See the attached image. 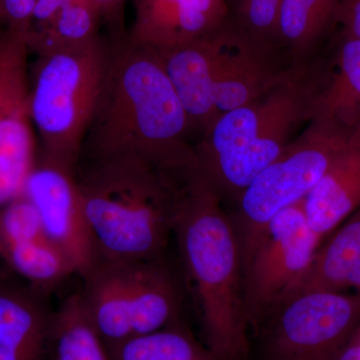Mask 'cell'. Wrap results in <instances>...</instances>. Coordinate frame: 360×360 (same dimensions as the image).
Masks as SVG:
<instances>
[{"instance_id": "6da1fadb", "label": "cell", "mask_w": 360, "mask_h": 360, "mask_svg": "<svg viewBox=\"0 0 360 360\" xmlns=\"http://www.w3.org/2000/svg\"><path fill=\"white\" fill-rule=\"evenodd\" d=\"M191 132L158 52L131 41L127 33L111 39L80 158L135 153L174 169L198 167Z\"/></svg>"}, {"instance_id": "7a4b0ae2", "label": "cell", "mask_w": 360, "mask_h": 360, "mask_svg": "<svg viewBox=\"0 0 360 360\" xmlns=\"http://www.w3.org/2000/svg\"><path fill=\"white\" fill-rule=\"evenodd\" d=\"M196 169L135 153L80 158L77 184L99 259L167 257L180 198Z\"/></svg>"}, {"instance_id": "3957f363", "label": "cell", "mask_w": 360, "mask_h": 360, "mask_svg": "<svg viewBox=\"0 0 360 360\" xmlns=\"http://www.w3.org/2000/svg\"><path fill=\"white\" fill-rule=\"evenodd\" d=\"M174 238L206 347L219 360H248L250 328L238 236L224 203L198 169L180 198Z\"/></svg>"}, {"instance_id": "277c9868", "label": "cell", "mask_w": 360, "mask_h": 360, "mask_svg": "<svg viewBox=\"0 0 360 360\" xmlns=\"http://www.w3.org/2000/svg\"><path fill=\"white\" fill-rule=\"evenodd\" d=\"M326 70L298 68L258 98L215 118L193 146L198 172L226 210L310 122Z\"/></svg>"}, {"instance_id": "5b68a950", "label": "cell", "mask_w": 360, "mask_h": 360, "mask_svg": "<svg viewBox=\"0 0 360 360\" xmlns=\"http://www.w3.org/2000/svg\"><path fill=\"white\" fill-rule=\"evenodd\" d=\"M110 41L84 44L39 56L30 80V113L40 155L77 170L96 108Z\"/></svg>"}, {"instance_id": "8992f818", "label": "cell", "mask_w": 360, "mask_h": 360, "mask_svg": "<svg viewBox=\"0 0 360 360\" xmlns=\"http://www.w3.org/2000/svg\"><path fill=\"white\" fill-rule=\"evenodd\" d=\"M82 279V302L105 348L181 321L184 296L167 257L99 259Z\"/></svg>"}, {"instance_id": "52a82bcc", "label": "cell", "mask_w": 360, "mask_h": 360, "mask_svg": "<svg viewBox=\"0 0 360 360\" xmlns=\"http://www.w3.org/2000/svg\"><path fill=\"white\" fill-rule=\"evenodd\" d=\"M352 130L310 120L307 129L250 182L227 210L238 238L243 277L270 220L307 198Z\"/></svg>"}, {"instance_id": "ba28073f", "label": "cell", "mask_w": 360, "mask_h": 360, "mask_svg": "<svg viewBox=\"0 0 360 360\" xmlns=\"http://www.w3.org/2000/svg\"><path fill=\"white\" fill-rule=\"evenodd\" d=\"M359 330V292L295 293L250 329L248 360H338Z\"/></svg>"}, {"instance_id": "9c48e42d", "label": "cell", "mask_w": 360, "mask_h": 360, "mask_svg": "<svg viewBox=\"0 0 360 360\" xmlns=\"http://www.w3.org/2000/svg\"><path fill=\"white\" fill-rule=\"evenodd\" d=\"M303 200L270 220L246 267L243 283L250 331L292 295L321 243L310 229Z\"/></svg>"}, {"instance_id": "30bf717a", "label": "cell", "mask_w": 360, "mask_h": 360, "mask_svg": "<svg viewBox=\"0 0 360 360\" xmlns=\"http://www.w3.org/2000/svg\"><path fill=\"white\" fill-rule=\"evenodd\" d=\"M28 26L0 33V208L20 196L35 160Z\"/></svg>"}, {"instance_id": "8fae6325", "label": "cell", "mask_w": 360, "mask_h": 360, "mask_svg": "<svg viewBox=\"0 0 360 360\" xmlns=\"http://www.w3.org/2000/svg\"><path fill=\"white\" fill-rule=\"evenodd\" d=\"M22 194L34 205L47 236L70 258L78 276L89 274L99 257L85 215L77 170L37 155Z\"/></svg>"}, {"instance_id": "7c38bea8", "label": "cell", "mask_w": 360, "mask_h": 360, "mask_svg": "<svg viewBox=\"0 0 360 360\" xmlns=\"http://www.w3.org/2000/svg\"><path fill=\"white\" fill-rule=\"evenodd\" d=\"M279 58L281 51L250 41L224 22L212 42L210 72L217 117L251 103L297 70Z\"/></svg>"}, {"instance_id": "4fadbf2b", "label": "cell", "mask_w": 360, "mask_h": 360, "mask_svg": "<svg viewBox=\"0 0 360 360\" xmlns=\"http://www.w3.org/2000/svg\"><path fill=\"white\" fill-rule=\"evenodd\" d=\"M0 257L30 286L46 292L77 274L47 236L32 203L20 198L0 210Z\"/></svg>"}, {"instance_id": "5bb4252c", "label": "cell", "mask_w": 360, "mask_h": 360, "mask_svg": "<svg viewBox=\"0 0 360 360\" xmlns=\"http://www.w3.org/2000/svg\"><path fill=\"white\" fill-rule=\"evenodd\" d=\"M134 21L127 37L155 51L203 39L226 21V0H134Z\"/></svg>"}, {"instance_id": "9a60e30c", "label": "cell", "mask_w": 360, "mask_h": 360, "mask_svg": "<svg viewBox=\"0 0 360 360\" xmlns=\"http://www.w3.org/2000/svg\"><path fill=\"white\" fill-rule=\"evenodd\" d=\"M44 292L0 283V360H51L53 314Z\"/></svg>"}, {"instance_id": "2e32d148", "label": "cell", "mask_w": 360, "mask_h": 360, "mask_svg": "<svg viewBox=\"0 0 360 360\" xmlns=\"http://www.w3.org/2000/svg\"><path fill=\"white\" fill-rule=\"evenodd\" d=\"M310 229L321 241L360 205V123L303 200Z\"/></svg>"}, {"instance_id": "e0dca14e", "label": "cell", "mask_w": 360, "mask_h": 360, "mask_svg": "<svg viewBox=\"0 0 360 360\" xmlns=\"http://www.w3.org/2000/svg\"><path fill=\"white\" fill-rule=\"evenodd\" d=\"M213 34L174 49L156 51L186 111L191 131L202 134L217 117L210 72Z\"/></svg>"}, {"instance_id": "ac0fdd59", "label": "cell", "mask_w": 360, "mask_h": 360, "mask_svg": "<svg viewBox=\"0 0 360 360\" xmlns=\"http://www.w3.org/2000/svg\"><path fill=\"white\" fill-rule=\"evenodd\" d=\"M352 290L360 293V205L321 241L292 295Z\"/></svg>"}, {"instance_id": "d6986e66", "label": "cell", "mask_w": 360, "mask_h": 360, "mask_svg": "<svg viewBox=\"0 0 360 360\" xmlns=\"http://www.w3.org/2000/svg\"><path fill=\"white\" fill-rule=\"evenodd\" d=\"M330 63L312 104L310 120L354 129L360 123V39L340 32Z\"/></svg>"}, {"instance_id": "ffe728a7", "label": "cell", "mask_w": 360, "mask_h": 360, "mask_svg": "<svg viewBox=\"0 0 360 360\" xmlns=\"http://www.w3.org/2000/svg\"><path fill=\"white\" fill-rule=\"evenodd\" d=\"M341 0H281L278 46L295 66H305L338 25Z\"/></svg>"}, {"instance_id": "44dd1931", "label": "cell", "mask_w": 360, "mask_h": 360, "mask_svg": "<svg viewBox=\"0 0 360 360\" xmlns=\"http://www.w3.org/2000/svg\"><path fill=\"white\" fill-rule=\"evenodd\" d=\"M51 360H110L79 292L68 296L53 314Z\"/></svg>"}, {"instance_id": "7402d4cb", "label": "cell", "mask_w": 360, "mask_h": 360, "mask_svg": "<svg viewBox=\"0 0 360 360\" xmlns=\"http://www.w3.org/2000/svg\"><path fill=\"white\" fill-rule=\"evenodd\" d=\"M110 360H219L180 321L106 348Z\"/></svg>"}, {"instance_id": "603a6c76", "label": "cell", "mask_w": 360, "mask_h": 360, "mask_svg": "<svg viewBox=\"0 0 360 360\" xmlns=\"http://www.w3.org/2000/svg\"><path fill=\"white\" fill-rule=\"evenodd\" d=\"M101 18L89 0L68 4L47 25L30 27V51L37 56L84 44L98 34Z\"/></svg>"}, {"instance_id": "cb8c5ba5", "label": "cell", "mask_w": 360, "mask_h": 360, "mask_svg": "<svg viewBox=\"0 0 360 360\" xmlns=\"http://www.w3.org/2000/svg\"><path fill=\"white\" fill-rule=\"evenodd\" d=\"M226 23L260 46L281 51L278 18L281 0H226Z\"/></svg>"}, {"instance_id": "d4e9b609", "label": "cell", "mask_w": 360, "mask_h": 360, "mask_svg": "<svg viewBox=\"0 0 360 360\" xmlns=\"http://www.w3.org/2000/svg\"><path fill=\"white\" fill-rule=\"evenodd\" d=\"M127 0H89L99 15L111 28L112 39L124 37L127 34L123 26V8Z\"/></svg>"}, {"instance_id": "484cf974", "label": "cell", "mask_w": 360, "mask_h": 360, "mask_svg": "<svg viewBox=\"0 0 360 360\" xmlns=\"http://www.w3.org/2000/svg\"><path fill=\"white\" fill-rule=\"evenodd\" d=\"M37 1V0H0L4 18L8 25L30 27Z\"/></svg>"}, {"instance_id": "4316f807", "label": "cell", "mask_w": 360, "mask_h": 360, "mask_svg": "<svg viewBox=\"0 0 360 360\" xmlns=\"http://www.w3.org/2000/svg\"><path fill=\"white\" fill-rule=\"evenodd\" d=\"M338 25L342 34L360 39V0H341Z\"/></svg>"}, {"instance_id": "83f0119b", "label": "cell", "mask_w": 360, "mask_h": 360, "mask_svg": "<svg viewBox=\"0 0 360 360\" xmlns=\"http://www.w3.org/2000/svg\"><path fill=\"white\" fill-rule=\"evenodd\" d=\"M75 1L78 0H37L30 27H40L47 25L61 9Z\"/></svg>"}, {"instance_id": "f1b7e54d", "label": "cell", "mask_w": 360, "mask_h": 360, "mask_svg": "<svg viewBox=\"0 0 360 360\" xmlns=\"http://www.w3.org/2000/svg\"><path fill=\"white\" fill-rule=\"evenodd\" d=\"M338 360H360V330L343 349Z\"/></svg>"}, {"instance_id": "f546056e", "label": "cell", "mask_w": 360, "mask_h": 360, "mask_svg": "<svg viewBox=\"0 0 360 360\" xmlns=\"http://www.w3.org/2000/svg\"><path fill=\"white\" fill-rule=\"evenodd\" d=\"M0 20H6V18H4V11H2L1 4H0Z\"/></svg>"}]
</instances>
